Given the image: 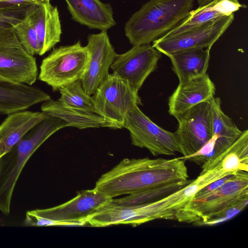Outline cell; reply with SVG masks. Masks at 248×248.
<instances>
[{"mask_svg":"<svg viewBox=\"0 0 248 248\" xmlns=\"http://www.w3.org/2000/svg\"><path fill=\"white\" fill-rule=\"evenodd\" d=\"M50 99L49 94L37 87L15 82L0 76V114L25 110Z\"/></svg>","mask_w":248,"mask_h":248,"instance_id":"cell-15","label":"cell"},{"mask_svg":"<svg viewBox=\"0 0 248 248\" xmlns=\"http://www.w3.org/2000/svg\"><path fill=\"white\" fill-rule=\"evenodd\" d=\"M232 174H229L215 180L213 182L205 186L201 189L196 193L194 197H201L218 188L222 185H223L224 183H225L229 180V179L232 176Z\"/></svg>","mask_w":248,"mask_h":248,"instance_id":"cell-31","label":"cell"},{"mask_svg":"<svg viewBox=\"0 0 248 248\" xmlns=\"http://www.w3.org/2000/svg\"><path fill=\"white\" fill-rule=\"evenodd\" d=\"M218 165L226 172L234 173L248 171V130L240 136L216 161L214 168Z\"/></svg>","mask_w":248,"mask_h":248,"instance_id":"cell-22","label":"cell"},{"mask_svg":"<svg viewBox=\"0 0 248 248\" xmlns=\"http://www.w3.org/2000/svg\"><path fill=\"white\" fill-rule=\"evenodd\" d=\"M210 48H191L167 55L170 60L172 70L179 83L206 74L210 60Z\"/></svg>","mask_w":248,"mask_h":248,"instance_id":"cell-20","label":"cell"},{"mask_svg":"<svg viewBox=\"0 0 248 248\" xmlns=\"http://www.w3.org/2000/svg\"><path fill=\"white\" fill-rule=\"evenodd\" d=\"M41 108L48 115L63 120L68 126L79 129L110 126L100 115L70 107L58 100L50 99L45 101Z\"/></svg>","mask_w":248,"mask_h":248,"instance_id":"cell-21","label":"cell"},{"mask_svg":"<svg viewBox=\"0 0 248 248\" xmlns=\"http://www.w3.org/2000/svg\"><path fill=\"white\" fill-rule=\"evenodd\" d=\"M67 126L63 120L48 115L0 158V211L4 215L10 213L15 187L30 157L51 135Z\"/></svg>","mask_w":248,"mask_h":248,"instance_id":"cell-3","label":"cell"},{"mask_svg":"<svg viewBox=\"0 0 248 248\" xmlns=\"http://www.w3.org/2000/svg\"><path fill=\"white\" fill-rule=\"evenodd\" d=\"M234 20V14L202 24L153 42V46L161 53H170L191 48H210Z\"/></svg>","mask_w":248,"mask_h":248,"instance_id":"cell-8","label":"cell"},{"mask_svg":"<svg viewBox=\"0 0 248 248\" xmlns=\"http://www.w3.org/2000/svg\"><path fill=\"white\" fill-rule=\"evenodd\" d=\"M72 18L89 29L107 31L116 23L111 5L100 0H65Z\"/></svg>","mask_w":248,"mask_h":248,"instance_id":"cell-17","label":"cell"},{"mask_svg":"<svg viewBox=\"0 0 248 248\" xmlns=\"http://www.w3.org/2000/svg\"><path fill=\"white\" fill-rule=\"evenodd\" d=\"M36 5L0 8V34L25 18Z\"/></svg>","mask_w":248,"mask_h":248,"instance_id":"cell-28","label":"cell"},{"mask_svg":"<svg viewBox=\"0 0 248 248\" xmlns=\"http://www.w3.org/2000/svg\"><path fill=\"white\" fill-rule=\"evenodd\" d=\"M195 0H150L127 21L124 32L133 46L149 44L178 26L193 10Z\"/></svg>","mask_w":248,"mask_h":248,"instance_id":"cell-2","label":"cell"},{"mask_svg":"<svg viewBox=\"0 0 248 248\" xmlns=\"http://www.w3.org/2000/svg\"><path fill=\"white\" fill-rule=\"evenodd\" d=\"M248 196V172H235L218 188L194 197L176 215L179 222L192 223Z\"/></svg>","mask_w":248,"mask_h":248,"instance_id":"cell-6","label":"cell"},{"mask_svg":"<svg viewBox=\"0 0 248 248\" xmlns=\"http://www.w3.org/2000/svg\"><path fill=\"white\" fill-rule=\"evenodd\" d=\"M124 128L129 131L133 145L148 149L154 156L173 155L180 153L175 133L155 124L138 106L126 114Z\"/></svg>","mask_w":248,"mask_h":248,"instance_id":"cell-7","label":"cell"},{"mask_svg":"<svg viewBox=\"0 0 248 248\" xmlns=\"http://www.w3.org/2000/svg\"><path fill=\"white\" fill-rule=\"evenodd\" d=\"M217 136L213 135L212 138L195 153L186 156L179 157L184 160H189L198 165H202L213 155L216 144Z\"/></svg>","mask_w":248,"mask_h":248,"instance_id":"cell-29","label":"cell"},{"mask_svg":"<svg viewBox=\"0 0 248 248\" xmlns=\"http://www.w3.org/2000/svg\"><path fill=\"white\" fill-rule=\"evenodd\" d=\"M248 196L228 206L225 208L202 218L193 224L196 226H213L227 221L241 212L247 206Z\"/></svg>","mask_w":248,"mask_h":248,"instance_id":"cell-27","label":"cell"},{"mask_svg":"<svg viewBox=\"0 0 248 248\" xmlns=\"http://www.w3.org/2000/svg\"><path fill=\"white\" fill-rule=\"evenodd\" d=\"M36 31L39 46V55L50 50L61 41L62 27L56 6L50 1L35 5L29 15Z\"/></svg>","mask_w":248,"mask_h":248,"instance_id":"cell-16","label":"cell"},{"mask_svg":"<svg viewBox=\"0 0 248 248\" xmlns=\"http://www.w3.org/2000/svg\"><path fill=\"white\" fill-rule=\"evenodd\" d=\"M38 76L36 59L19 43L13 28L0 34V76L9 80L32 85Z\"/></svg>","mask_w":248,"mask_h":248,"instance_id":"cell-10","label":"cell"},{"mask_svg":"<svg viewBox=\"0 0 248 248\" xmlns=\"http://www.w3.org/2000/svg\"><path fill=\"white\" fill-rule=\"evenodd\" d=\"M50 0H0V8L27 5H40Z\"/></svg>","mask_w":248,"mask_h":248,"instance_id":"cell-30","label":"cell"},{"mask_svg":"<svg viewBox=\"0 0 248 248\" xmlns=\"http://www.w3.org/2000/svg\"><path fill=\"white\" fill-rule=\"evenodd\" d=\"M111 199L94 188L82 190L72 199L55 207L28 212L44 218L85 226L88 225V219L106 206Z\"/></svg>","mask_w":248,"mask_h":248,"instance_id":"cell-11","label":"cell"},{"mask_svg":"<svg viewBox=\"0 0 248 248\" xmlns=\"http://www.w3.org/2000/svg\"><path fill=\"white\" fill-rule=\"evenodd\" d=\"M48 115L42 111L32 112L25 110L9 114L0 125V158Z\"/></svg>","mask_w":248,"mask_h":248,"instance_id":"cell-18","label":"cell"},{"mask_svg":"<svg viewBox=\"0 0 248 248\" xmlns=\"http://www.w3.org/2000/svg\"><path fill=\"white\" fill-rule=\"evenodd\" d=\"M89 59V52L79 41L67 46L53 48L44 59L38 78L59 90L82 78Z\"/></svg>","mask_w":248,"mask_h":248,"instance_id":"cell-5","label":"cell"},{"mask_svg":"<svg viewBox=\"0 0 248 248\" xmlns=\"http://www.w3.org/2000/svg\"><path fill=\"white\" fill-rule=\"evenodd\" d=\"M16 36L24 50L30 55L39 54L37 33L29 15L13 27Z\"/></svg>","mask_w":248,"mask_h":248,"instance_id":"cell-26","label":"cell"},{"mask_svg":"<svg viewBox=\"0 0 248 248\" xmlns=\"http://www.w3.org/2000/svg\"><path fill=\"white\" fill-rule=\"evenodd\" d=\"M213 0H197L199 6L205 5Z\"/></svg>","mask_w":248,"mask_h":248,"instance_id":"cell-32","label":"cell"},{"mask_svg":"<svg viewBox=\"0 0 248 248\" xmlns=\"http://www.w3.org/2000/svg\"><path fill=\"white\" fill-rule=\"evenodd\" d=\"M192 180L188 179L186 181L169 183L129 194L122 198H112L107 205H135L152 202L185 186Z\"/></svg>","mask_w":248,"mask_h":248,"instance_id":"cell-23","label":"cell"},{"mask_svg":"<svg viewBox=\"0 0 248 248\" xmlns=\"http://www.w3.org/2000/svg\"><path fill=\"white\" fill-rule=\"evenodd\" d=\"M189 177L185 160L124 158L97 180L94 188L110 198L131 194Z\"/></svg>","mask_w":248,"mask_h":248,"instance_id":"cell-1","label":"cell"},{"mask_svg":"<svg viewBox=\"0 0 248 248\" xmlns=\"http://www.w3.org/2000/svg\"><path fill=\"white\" fill-rule=\"evenodd\" d=\"M58 100L67 105L82 110L96 113L91 96L84 90L81 80L67 85L59 90Z\"/></svg>","mask_w":248,"mask_h":248,"instance_id":"cell-25","label":"cell"},{"mask_svg":"<svg viewBox=\"0 0 248 248\" xmlns=\"http://www.w3.org/2000/svg\"><path fill=\"white\" fill-rule=\"evenodd\" d=\"M91 97L96 114L114 129L124 128L127 112L142 105L138 92L127 80L114 73L107 76Z\"/></svg>","mask_w":248,"mask_h":248,"instance_id":"cell-4","label":"cell"},{"mask_svg":"<svg viewBox=\"0 0 248 248\" xmlns=\"http://www.w3.org/2000/svg\"><path fill=\"white\" fill-rule=\"evenodd\" d=\"M86 46L89 52V59L81 81L85 92L92 96L109 74L108 69L117 54L107 31L89 34Z\"/></svg>","mask_w":248,"mask_h":248,"instance_id":"cell-13","label":"cell"},{"mask_svg":"<svg viewBox=\"0 0 248 248\" xmlns=\"http://www.w3.org/2000/svg\"><path fill=\"white\" fill-rule=\"evenodd\" d=\"M210 101L212 108L213 135H217L232 144L242 131L223 112L221 107V101L219 97L214 96Z\"/></svg>","mask_w":248,"mask_h":248,"instance_id":"cell-24","label":"cell"},{"mask_svg":"<svg viewBox=\"0 0 248 248\" xmlns=\"http://www.w3.org/2000/svg\"><path fill=\"white\" fill-rule=\"evenodd\" d=\"M161 56V53L150 44L133 46L125 53L117 54L110 68L138 92L157 68Z\"/></svg>","mask_w":248,"mask_h":248,"instance_id":"cell-12","label":"cell"},{"mask_svg":"<svg viewBox=\"0 0 248 248\" xmlns=\"http://www.w3.org/2000/svg\"><path fill=\"white\" fill-rule=\"evenodd\" d=\"M210 101L200 103L175 117L178 126L174 133L183 156L195 153L213 136Z\"/></svg>","mask_w":248,"mask_h":248,"instance_id":"cell-9","label":"cell"},{"mask_svg":"<svg viewBox=\"0 0 248 248\" xmlns=\"http://www.w3.org/2000/svg\"><path fill=\"white\" fill-rule=\"evenodd\" d=\"M215 92V84L207 73L179 83L169 98V113L176 117L200 103L210 100Z\"/></svg>","mask_w":248,"mask_h":248,"instance_id":"cell-14","label":"cell"},{"mask_svg":"<svg viewBox=\"0 0 248 248\" xmlns=\"http://www.w3.org/2000/svg\"><path fill=\"white\" fill-rule=\"evenodd\" d=\"M246 7V5L241 4L238 0H213L205 5L192 10L182 22L164 36L184 31L234 14L240 8Z\"/></svg>","mask_w":248,"mask_h":248,"instance_id":"cell-19","label":"cell"}]
</instances>
